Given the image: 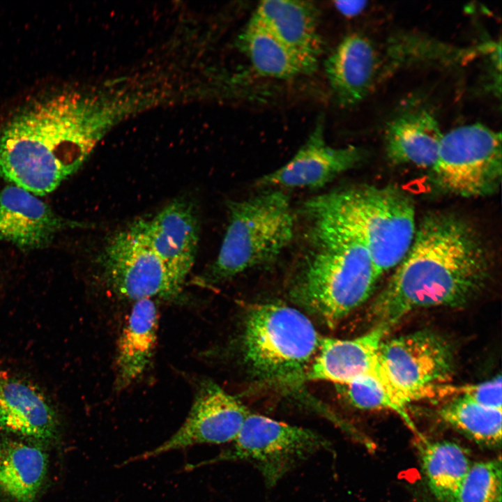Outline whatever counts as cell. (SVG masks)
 I'll return each instance as SVG.
<instances>
[{
  "mask_svg": "<svg viewBox=\"0 0 502 502\" xmlns=\"http://www.w3.org/2000/svg\"><path fill=\"white\" fill-rule=\"evenodd\" d=\"M91 95L59 92L0 126V179L36 196L78 171L121 110Z\"/></svg>",
  "mask_w": 502,
  "mask_h": 502,
  "instance_id": "cell-1",
  "label": "cell"
},
{
  "mask_svg": "<svg viewBox=\"0 0 502 502\" xmlns=\"http://www.w3.org/2000/svg\"><path fill=\"white\" fill-rule=\"evenodd\" d=\"M491 262L484 241L468 222L448 213L427 215L374 301V324L390 328L415 310L467 303L485 287Z\"/></svg>",
  "mask_w": 502,
  "mask_h": 502,
  "instance_id": "cell-2",
  "label": "cell"
},
{
  "mask_svg": "<svg viewBox=\"0 0 502 502\" xmlns=\"http://www.w3.org/2000/svg\"><path fill=\"white\" fill-rule=\"evenodd\" d=\"M310 223L292 296L329 327L365 303L379 278L360 238L322 215L303 213Z\"/></svg>",
  "mask_w": 502,
  "mask_h": 502,
  "instance_id": "cell-3",
  "label": "cell"
},
{
  "mask_svg": "<svg viewBox=\"0 0 502 502\" xmlns=\"http://www.w3.org/2000/svg\"><path fill=\"white\" fill-rule=\"evenodd\" d=\"M303 212L328 218L356 234L379 277L402 261L416 231L413 201L395 186L360 185L318 195L304 204Z\"/></svg>",
  "mask_w": 502,
  "mask_h": 502,
  "instance_id": "cell-4",
  "label": "cell"
},
{
  "mask_svg": "<svg viewBox=\"0 0 502 502\" xmlns=\"http://www.w3.org/2000/svg\"><path fill=\"white\" fill-rule=\"evenodd\" d=\"M219 253L202 277L216 283L273 262L291 243L295 222L288 196L271 189L229 204Z\"/></svg>",
  "mask_w": 502,
  "mask_h": 502,
  "instance_id": "cell-5",
  "label": "cell"
},
{
  "mask_svg": "<svg viewBox=\"0 0 502 502\" xmlns=\"http://www.w3.org/2000/svg\"><path fill=\"white\" fill-rule=\"evenodd\" d=\"M321 339L310 320L299 310L281 303L256 304L245 319V360L262 378L293 377L312 360Z\"/></svg>",
  "mask_w": 502,
  "mask_h": 502,
  "instance_id": "cell-6",
  "label": "cell"
},
{
  "mask_svg": "<svg viewBox=\"0 0 502 502\" xmlns=\"http://www.w3.org/2000/svg\"><path fill=\"white\" fill-rule=\"evenodd\" d=\"M432 169L436 183L446 192L468 198L496 192L502 173L501 133L481 123L448 131Z\"/></svg>",
  "mask_w": 502,
  "mask_h": 502,
  "instance_id": "cell-7",
  "label": "cell"
},
{
  "mask_svg": "<svg viewBox=\"0 0 502 502\" xmlns=\"http://www.w3.org/2000/svg\"><path fill=\"white\" fill-rule=\"evenodd\" d=\"M231 448L218 459L254 465L268 487L308 457L329 446L316 432L259 414L250 413Z\"/></svg>",
  "mask_w": 502,
  "mask_h": 502,
  "instance_id": "cell-8",
  "label": "cell"
},
{
  "mask_svg": "<svg viewBox=\"0 0 502 502\" xmlns=\"http://www.w3.org/2000/svg\"><path fill=\"white\" fill-rule=\"evenodd\" d=\"M380 356L398 398L405 405L434 397L450 379L452 349L440 335L419 330L383 341Z\"/></svg>",
  "mask_w": 502,
  "mask_h": 502,
  "instance_id": "cell-9",
  "label": "cell"
},
{
  "mask_svg": "<svg viewBox=\"0 0 502 502\" xmlns=\"http://www.w3.org/2000/svg\"><path fill=\"white\" fill-rule=\"evenodd\" d=\"M98 263L106 287L122 299L174 300L183 289L132 223L107 241Z\"/></svg>",
  "mask_w": 502,
  "mask_h": 502,
  "instance_id": "cell-10",
  "label": "cell"
},
{
  "mask_svg": "<svg viewBox=\"0 0 502 502\" xmlns=\"http://www.w3.org/2000/svg\"><path fill=\"white\" fill-rule=\"evenodd\" d=\"M250 412L237 398L216 383H200L184 423L158 447L131 458L126 463L157 457L197 444L231 443Z\"/></svg>",
  "mask_w": 502,
  "mask_h": 502,
  "instance_id": "cell-11",
  "label": "cell"
},
{
  "mask_svg": "<svg viewBox=\"0 0 502 502\" xmlns=\"http://www.w3.org/2000/svg\"><path fill=\"white\" fill-rule=\"evenodd\" d=\"M389 329L375 324L366 333L353 339L321 337L319 353L306 378L332 381L340 386L375 380L407 406L398 398L381 360L380 347Z\"/></svg>",
  "mask_w": 502,
  "mask_h": 502,
  "instance_id": "cell-12",
  "label": "cell"
},
{
  "mask_svg": "<svg viewBox=\"0 0 502 502\" xmlns=\"http://www.w3.org/2000/svg\"><path fill=\"white\" fill-rule=\"evenodd\" d=\"M132 225L183 288L195 264L199 239L195 204L184 197L178 198L152 218L139 219Z\"/></svg>",
  "mask_w": 502,
  "mask_h": 502,
  "instance_id": "cell-13",
  "label": "cell"
},
{
  "mask_svg": "<svg viewBox=\"0 0 502 502\" xmlns=\"http://www.w3.org/2000/svg\"><path fill=\"white\" fill-rule=\"evenodd\" d=\"M365 151L355 146L334 147L325 139L318 119L305 143L284 165L262 176L257 184L270 189L318 188L360 162Z\"/></svg>",
  "mask_w": 502,
  "mask_h": 502,
  "instance_id": "cell-14",
  "label": "cell"
},
{
  "mask_svg": "<svg viewBox=\"0 0 502 502\" xmlns=\"http://www.w3.org/2000/svg\"><path fill=\"white\" fill-rule=\"evenodd\" d=\"M85 226L59 215L18 186L10 184L0 191V238L22 250L44 248L61 231Z\"/></svg>",
  "mask_w": 502,
  "mask_h": 502,
  "instance_id": "cell-15",
  "label": "cell"
},
{
  "mask_svg": "<svg viewBox=\"0 0 502 502\" xmlns=\"http://www.w3.org/2000/svg\"><path fill=\"white\" fill-rule=\"evenodd\" d=\"M59 418L44 392L32 381L0 370V427L22 439L50 442L57 436Z\"/></svg>",
  "mask_w": 502,
  "mask_h": 502,
  "instance_id": "cell-16",
  "label": "cell"
},
{
  "mask_svg": "<svg viewBox=\"0 0 502 502\" xmlns=\"http://www.w3.org/2000/svg\"><path fill=\"white\" fill-rule=\"evenodd\" d=\"M252 17L291 50L317 68L322 52L318 31V10L311 1H261Z\"/></svg>",
  "mask_w": 502,
  "mask_h": 502,
  "instance_id": "cell-17",
  "label": "cell"
},
{
  "mask_svg": "<svg viewBox=\"0 0 502 502\" xmlns=\"http://www.w3.org/2000/svg\"><path fill=\"white\" fill-rule=\"evenodd\" d=\"M377 56L369 39L353 33L343 38L326 59L325 73L341 106H353L367 96L376 76Z\"/></svg>",
  "mask_w": 502,
  "mask_h": 502,
  "instance_id": "cell-18",
  "label": "cell"
},
{
  "mask_svg": "<svg viewBox=\"0 0 502 502\" xmlns=\"http://www.w3.org/2000/svg\"><path fill=\"white\" fill-rule=\"evenodd\" d=\"M158 327V307L153 299L135 301L117 343L115 390H125L145 372L155 352Z\"/></svg>",
  "mask_w": 502,
  "mask_h": 502,
  "instance_id": "cell-19",
  "label": "cell"
},
{
  "mask_svg": "<svg viewBox=\"0 0 502 502\" xmlns=\"http://www.w3.org/2000/svg\"><path fill=\"white\" fill-rule=\"evenodd\" d=\"M443 133L435 116L424 108L400 114L385 131L386 151L395 163L432 168Z\"/></svg>",
  "mask_w": 502,
  "mask_h": 502,
  "instance_id": "cell-20",
  "label": "cell"
},
{
  "mask_svg": "<svg viewBox=\"0 0 502 502\" xmlns=\"http://www.w3.org/2000/svg\"><path fill=\"white\" fill-rule=\"evenodd\" d=\"M48 455L35 441H0V494L10 502H34L47 476Z\"/></svg>",
  "mask_w": 502,
  "mask_h": 502,
  "instance_id": "cell-21",
  "label": "cell"
},
{
  "mask_svg": "<svg viewBox=\"0 0 502 502\" xmlns=\"http://www.w3.org/2000/svg\"><path fill=\"white\" fill-rule=\"evenodd\" d=\"M238 41L252 68L261 77L286 79L312 73L316 69L252 17Z\"/></svg>",
  "mask_w": 502,
  "mask_h": 502,
  "instance_id": "cell-22",
  "label": "cell"
},
{
  "mask_svg": "<svg viewBox=\"0 0 502 502\" xmlns=\"http://www.w3.org/2000/svg\"><path fill=\"white\" fill-rule=\"evenodd\" d=\"M427 485L441 502H454L457 491L471 465L468 452L449 441L425 443L420 450Z\"/></svg>",
  "mask_w": 502,
  "mask_h": 502,
  "instance_id": "cell-23",
  "label": "cell"
},
{
  "mask_svg": "<svg viewBox=\"0 0 502 502\" xmlns=\"http://www.w3.org/2000/svg\"><path fill=\"white\" fill-rule=\"evenodd\" d=\"M439 415L446 423L476 441L491 446L501 442L502 409L455 397L440 409Z\"/></svg>",
  "mask_w": 502,
  "mask_h": 502,
  "instance_id": "cell-24",
  "label": "cell"
},
{
  "mask_svg": "<svg viewBox=\"0 0 502 502\" xmlns=\"http://www.w3.org/2000/svg\"><path fill=\"white\" fill-rule=\"evenodd\" d=\"M454 502H501V459L471 464Z\"/></svg>",
  "mask_w": 502,
  "mask_h": 502,
  "instance_id": "cell-25",
  "label": "cell"
},
{
  "mask_svg": "<svg viewBox=\"0 0 502 502\" xmlns=\"http://www.w3.org/2000/svg\"><path fill=\"white\" fill-rule=\"evenodd\" d=\"M347 401L354 407L363 410H390L399 415L414 432L415 425L411 420L407 406L400 403L379 382L366 379L340 385Z\"/></svg>",
  "mask_w": 502,
  "mask_h": 502,
  "instance_id": "cell-26",
  "label": "cell"
},
{
  "mask_svg": "<svg viewBox=\"0 0 502 502\" xmlns=\"http://www.w3.org/2000/svg\"><path fill=\"white\" fill-rule=\"evenodd\" d=\"M501 376L499 375L476 384L459 386L448 384L443 388V396L463 397L485 406L501 409Z\"/></svg>",
  "mask_w": 502,
  "mask_h": 502,
  "instance_id": "cell-27",
  "label": "cell"
},
{
  "mask_svg": "<svg viewBox=\"0 0 502 502\" xmlns=\"http://www.w3.org/2000/svg\"><path fill=\"white\" fill-rule=\"evenodd\" d=\"M366 2L363 1H339L335 2L337 9L347 17H352L360 13L365 7Z\"/></svg>",
  "mask_w": 502,
  "mask_h": 502,
  "instance_id": "cell-28",
  "label": "cell"
}]
</instances>
